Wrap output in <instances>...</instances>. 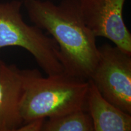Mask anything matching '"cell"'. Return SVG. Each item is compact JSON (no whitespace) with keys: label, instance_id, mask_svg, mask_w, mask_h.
<instances>
[{"label":"cell","instance_id":"obj_1","mask_svg":"<svg viewBox=\"0 0 131 131\" xmlns=\"http://www.w3.org/2000/svg\"><path fill=\"white\" fill-rule=\"evenodd\" d=\"M34 25L51 35L60 49L65 73L89 80L97 64L99 51L96 37L87 26L78 0H23Z\"/></svg>","mask_w":131,"mask_h":131},{"label":"cell","instance_id":"obj_2","mask_svg":"<svg viewBox=\"0 0 131 131\" xmlns=\"http://www.w3.org/2000/svg\"><path fill=\"white\" fill-rule=\"evenodd\" d=\"M23 95L21 114L23 124L38 118L60 117L86 111L88 80L64 72L44 77L38 70L21 69Z\"/></svg>","mask_w":131,"mask_h":131},{"label":"cell","instance_id":"obj_3","mask_svg":"<svg viewBox=\"0 0 131 131\" xmlns=\"http://www.w3.org/2000/svg\"><path fill=\"white\" fill-rule=\"evenodd\" d=\"M23 1L0 3V49L20 47L28 51L47 75L64 72L55 40L35 25H29L21 12Z\"/></svg>","mask_w":131,"mask_h":131},{"label":"cell","instance_id":"obj_4","mask_svg":"<svg viewBox=\"0 0 131 131\" xmlns=\"http://www.w3.org/2000/svg\"><path fill=\"white\" fill-rule=\"evenodd\" d=\"M98 51L89 79L106 100L131 114V53L107 43L98 47Z\"/></svg>","mask_w":131,"mask_h":131},{"label":"cell","instance_id":"obj_5","mask_svg":"<svg viewBox=\"0 0 131 131\" xmlns=\"http://www.w3.org/2000/svg\"><path fill=\"white\" fill-rule=\"evenodd\" d=\"M126 0H78L85 23L96 37H104L131 53V34L123 19Z\"/></svg>","mask_w":131,"mask_h":131},{"label":"cell","instance_id":"obj_6","mask_svg":"<svg viewBox=\"0 0 131 131\" xmlns=\"http://www.w3.org/2000/svg\"><path fill=\"white\" fill-rule=\"evenodd\" d=\"M23 91L21 69L0 60V131H18L23 124Z\"/></svg>","mask_w":131,"mask_h":131},{"label":"cell","instance_id":"obj_7","mask_svg":"<svg viewBox=\"0 0 131 131\" xmlns=\"http://www.w3.org/2000/svg\"><path fill=\"white\" fill-rule=\"evenodd\" d=\"M88 81L86 111L91 116L94 131H130L131 114L106 100L92 80Z\"/></svg>","mask_w":131,"mask_h":131},{"label":"cell","instance_id":"obj_8","mask_svg":"<svg viewBox=\"0 0 131 131\" xmlns=\"http://www.w3.org/2000/svg\"><path fill=\"white\" fill-rule=\"evenodd\" d=\"M42 131H94L89 113L78 110L60 117L47 118Z\"/></svg>","mask_w":131,"mask_h":131},{"label":"cell","instance_id":"obj_9","mask_svg":"<svg viewBox=\"0 0 131 131\" xmlns=\"http://www.w3.org/2000/svg\"><path fill=\"white\" fill-rule=\"evenodd\" d=\"M45 118H38L33 119L24 123L18 129V131H42Z\"/></svg>","mask_w":131,"mask_h":131},{"label":"cell","instance_id":"obj_10","mask_svg":"<svg viewBox=\"0 0 131 131\" xmlns=\"http://www.w3.org/2000/svg\"><path fill=\"white\" fill-rule=\"evenodd\" d=\"M50 1H51V0H50Z\"/></svg>","mask_w":131,"mask_h":131}]
</instances>
